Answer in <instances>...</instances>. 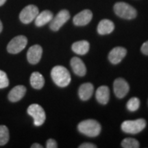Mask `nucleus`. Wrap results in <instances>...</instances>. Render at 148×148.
I'll return each instance as SVG.
<instances>
[{
  "instance_id": "1",
  "label": "nucleus",
  "mask_w": 148,
  "mask_h": 148,
  "mask_svg": "<svg viewBox=\"0 0 148 148\" xmlns=\"http://www.w3.org/2000/svg\"><path fill=\"white\" fill-rule=\"evenodd\" d=\"M51 77L53 82L60 87H66L71 82V75L63 66H56L51 69Z\"/></svg>"
},
{
  "instance_id": "2",
  "label": "nucleus",
  "mask_w": 148,
  "mask_h": 148,
  "mask_svg": "<svg viewBox=\"0 0 148 148\" xmlns=\"http://www.w3.org/2000/svg\"><path fill=\"white\" fill-rule=\"evenodd\" d=\"M77 129L79 132L86 136L95 137L100 134L101 127L100 123L96 120L86 119L79 123Z\"/></svg>"
},
{
  "instance_id": "3",
  "label": "nucleus",
  "mask_w": 148,
  "mask_h": 148,
  "mask_svg": "<svg viewBox=\"0 0 148 148\" xmlns=\"http://www.w3.org/2000/svg\"><path fill=\"white\" fill-rule=\"evenodd\" d=\"M114 11L116 15L124 19H133L137 15V12L134 7L122 1L114 4Z\"/></svg>"
},
{
  "instance_id": "4",
  "label": "nucleus",
  "mask_w": 148,
  "mask_h": 148,
  "mask_svg": "<svg viewBox=\"0 0 148 148\" xmlns=\"http://www.w3.org/2000/svg\"><path fill=\"white\" fill-rule=\"evenodd\" d=\"M146 127V121L143 119L127 120L121 123V127L123 132L127 134H136L143 130Z\"/></svg>"
},
{
  "instance_id": "5",
  "label": "nucleus",
  "mask_w": 148,
  "mask_h": 148,
  "mask_svg": "<svg viewBox=\"0 0 148 148\" xmlns=\"http://www.w3.org/2000/svg\"><path fill=\"white\" fill-rule=\"evenodd\" d=\"M27 114L34 119V124L36 126H40L45 123L46 114L44 109L37 103L31 104L27 110Z\"/></svg>"
},
{
  "instance_id": "6",
  "label": "nucleus",
  "mask_w": 148,
  "mask_h": 148,
  "mask_svg": "<svg viewBox=\"0 0 148 148\" xmlns=\"http://www.w3.org/2000/svg\"><path fill=\"white\" fill-rule=\"evenodd\" d=\"M27 44V38L25 36H16L9 42L7 46V51L10 53L16 54L23 50L26 47Z\"/></svg>"
},
{
  "instance_id": "7",
  "label": "nucleus",
  "mask_w": 148,
  "mask_h": 148,
  "mask_svg": "<svg viewBox=\"0 0 148 148\" xmlns=\"http://www.w3.org/2000/svg\"><path fill=\"white\" fill-rule=\"evenodd\" d=\"M38 13H39V10L36 5H27L20 12V21L24 24H28L36 18Z\"/></svg>"
},
{
  "instance_id": "8",
  "label": "nucleus",
  "mask_w": 148,
  "mask_h": 148,
  "mask_svg": "<svg viewBox=\"0 0 148 148\" xmlns=\"http://www.w3.org/2000/svg\"><path fill=\"white\" fill-rule=\"evenodd\" d=\"M70 18L69 12L67 10H62L50 21L49 27L51 30L58 31Z\"/></svg>"
},
{
  "instance_id": "9",
  "label": "nucleus",
  "mask_w": 148,
  "mask_h": 148,
  "mask_svg": "<svg viewBox=\"0 0 148 148\" xmlns=\"http://www.w3.org/2000/svg\"><path fill=\"white\" fill-rule=\"evenodd\" d=\"M113 89L116 97L121 99L128 93L130 90L129 84L124 79L117 78L114 82Z\"/></svg>"
},
{
  "instance_id": "10",
  "label": "nucleus",
  "mask_w": 148,
  "mask_h": 148,
  "mask_svg": "<svg viewBox=\"0 0 148 148\" xmlns=\"http://www.w3.org/2000/svg\"><path fill=\"white\" fill-rule=\"evenodd\" d=\"M92 18V13L90 10H84L77 13L73 17V22L74 25L77 26H84L87 25L91 21Z\"/></svg>"
},
{
  "instance_id": "11",
  "label": "nucleus",
  "mask_w": 148,
  "mask_h": 148,
  "mask_svg": "<svg viewBox=\"0 0 148 148\" xmlns=\"http://www.w3.org/2000/svg\"><path fill=\"white\" fill-rule=\"evenodd\" d=\"M126 49L123 47H116L110 51L108 54V60L112 64H117L126 56Z\"/></svg>"
},
{
  "instance_id": "12",
  "label": "nucleus",
  "mask_w": 148,
  "mask_h": 148,
  "mask_svg": "<svg viewBox=\"0 0 148 148\" xmlns=\"http://www.w3.org/2000/svg\"><path fill=\"white\" fill-rule=\"evenodd\" d=\"M42 54L41 46L34 45L29 48L27 53V59L30 64H36L40 60Z\"/></svg>"
},
{
  "instance_id": "13",
  "label": "nucleus",
  "mask_w": 148,
  "mask_h": 148,
  "mask_svg": "<svg viewBox=\"0 0 148 148\" xmlns=\"http://www.w3.org/2000/svg\"><path fill=\"white\" fill-rule=\"evenodd\" d=\"M71 66L74 73L78 76H84L86 73V68L84 62L77 57H73L71 58Z\"/></svg>"
},
{
  "instance_id": "14",
  "label": "nucleus",
  "mask_w": 148,
  "mask_h": 148,
  "mask_svg": "<svg viewBox=\"0 0 148 148\" xmlns=\"http://www.w3.org/2000/svg\"><path fill=\"white\" fill-rule=\"evenodd\" d=\"M26 88L23 85L14 86L8 94V99L12 102H16L21 100L25 95Z\"/></svg>"
},
{
  "instance_id": "15",
  "label": "nucleus",
  "mask_w": 148,
  "mask_h": 148,
  "mask_svg": "<svg viewBox=\"0 0 148 148\" xmlns=\"http://www.w3.org/2000/svg\"><path fill=\"white\" fill-rule=\"evenodd\" d=\"M94 87L91 83H84L79 86L78 95L81 100L87 101L93 94Z\"/></svg>"
},
{
  "instance_id": "16",
  "label": "nucleus",
  "mask_w": 148,
  "mask_h": 148,
  "mask_svg": "<svg viewBox=\"0 0 148 148\" xmlns=\"http://www.w3.org/2000/svg\"><path fill=\"white\" fill-rule=\"evenodd\" d=\"M95 97L98 102L102 105L107 104L110 99V90L107 86H101L95 92Z\"/></svg>"
},
{
  "instance_id": "17",
  "label": "nucleus",
  "mask_w": 148,
  "mask_h": 148,
  "mask_svg": "<svg viewBox=\"0 0 148 148\" xmlns=\"http://www.w3.org/2000/svg\"><path fill=\"white\" fill-rule=\"evenodd\" d=\"M114 24L109 19H102L97 25V32L100 35L109 34L113 32Z\"/></svg>"
},
{
  "instance_id": "18",
  "label": "nucleus",
  "mask_w": 148,
  "mask_h": 148,
  "mask_svg": "<svg viewBox=\"0 0 148 148\" xmlns=\"http://www.w3.org/2000/svg\"><path fill=\"white\" fill-rule=\"evenodd\" d=\"M53 17V13L49 10H44L38 13L35 18V25L37 27H42L49 23Z\"/></svg>"
},
{
  "instance_id": "19",
  "label": "nucleus",
  "mask_w": 148,
  "mask_h": 148,
  "mask_svg": "<svg viewBox=\"0 0 148 148\" xmlns=\"http://www.w3.org/2000/svg\"><path fill=\"white\" fill-rule=\"evenodd\" d=\"M72 51L78 55H85L90 49V44L87 40L75 42L71 46Z\"/></svg>"
},
{
  "instance_id": "20",
  "label": "nucleus",
  "mask_w": 148,
  "mask_h": 148,
  "mask_svg": "<svg viewBox=\"0 0 148 148\" xmlns=\"http://www.w3.org/2000/svg\"><path fill=\"white\" fill-rule=\"evenodd\" d=\"M30 84L35 89H40L45 84V79L42 74L38 72H33L30 76Z\"/></svg>"
},
{
  "instance_id": "21",
  "label": "nucleus",
  "mask_w": 148,
  "mask_h": 148,
  "mask_svg": "<svg viewBox=\"0 0 148 148\" xmlns=\"http://www.w3.org/2000/svg\"><path fill=\"white\" fill-rule=\"evenodd\" d=\"M9 130L5 125H0V145H4L8 142Z\"/></svg>"
},
{
  "instance_id": "22",
  "label": "nucleus",
  "mask_w": 148,
  "mask_h": 148,
  "mask_svg": "<svg viewBox=\"0 0 148 148\" xmlns=\"http://www.w3.org/2000/svg\"><path fill=\"white\" fill-rule=\"evenodd\" d=\"M121 147L123 148H138L140 147V144L135 138H125L122 140Z\"/></svg>"
},
{
  "instance_id": "23",
  "label": "nucleus",
  "mask_w": 148,
  "mask_h": 148,
  "mask_svg": "<svg viewBox=\"0 0 148 148\" xmlns=\"http://www.w3.org/2000/svg\"><path fill=\"white\" fill-rule=\"evenodd\" d=\"M127 110L130 112H135L139 108L140 100L137 97H132L129 99L126 104Z\"/></svg>"
},
{
  "instance_id": "24",
  "label": "nucleus",
  "mask_w": 148,
  "mask_h": 148,
  "mask_svg": "<svg viewBox=\"0 0 148 148\" xmlns=\"http://www.w3.org/2000/svg\"><path fill=\"white\" fill-rule=\"evenodd\" d=\"M9 85V79L6 73L0 70V88H4Z\"/></svg>"
},
{
  "instance_id": "25",
  "label": "nucleus",
  "mask_w": 148,
  "mask_h": 148,
  "mask_svg": "<svg viewBox=\"0 0 148 148\" xmlns=\"http://www.w3.org/2000/svg\"><path fill=\"white\" fill-rule=\"evenodd\" d=\"M46 147L47 148H57L58 145H57L56 141L52 138H49L47 140V143H46Z\"/></svg>"
},
{
  "instance_id": "26",
  "label": "nucleus",
  "mask_w": 148,
  "mask_h": 148,
  "mask_svg": "<svg viewBox=\"0 0 148 148\" xmlns=\"http://www.w3.org/2000/svg\"><path fill=\"white\" fill-rule=\"evenodd\" d=\"M140 51L143 54L148 56V40L144 42L140 47Z\"/></svg>"
},
{
  "instance_id": "27",
  "label": "nucleus",
  "mask_w": 148,
  "mask_h": 148,
  "mask_svg": "<svg viewBox=\"0 0 148 148\" xmlns=\"http://www.w3.org/2000/svg\"><path fill=\"white\" fill-rule=\"evenodd\" d=\"M79 148H96L97 146H96L95 144H92L90 143H82V145L79 146Z\"/></svg>"
},
{
  "instance_id": "28",
  "label": "nucleus",
  "mask_w": 148,
  "mask_h": 148,
  "mask_svg": "<svg viewBox=\"0 0 148 148\" xmlns=\"http://www.w3.org/2000/svg\"><path fill=\"white\" fill-rule=\"evenodd\" d=\"M31 148H42V146L38 143H34L31 146Z\"/></svg>"
},
{
  "instance_id": "29",
  "label": "nucleus",
  "mask_w": 148,
  "mask_h": 148,
  "mask_svg": "<svg viewBox=\"0 0 148 148\" xmlns=\"http://www.w3.org/2000/svg\"><path fill=\"white\" fill-rule=\"evenodd\" d=\"M5 1H6V0H0V6H1V5L4 4Z\"/></svg>"
},
{
  "instance_id": "30",
  "label": "nucleus",
  "mask_w": 148,
  "mask_h": 148,
  "mask_svg": "<svg viewBox=\"0 0 148 148\" xmlns=\"http://www.w3.org/2000/svg\"><path fill=\"white\" fill-rule=\"evenodd\" d=\"M2 29H3V25H2V23H1V20H0V33L1 32Z\"/></svg>"
}]
</instances>
